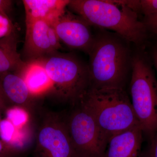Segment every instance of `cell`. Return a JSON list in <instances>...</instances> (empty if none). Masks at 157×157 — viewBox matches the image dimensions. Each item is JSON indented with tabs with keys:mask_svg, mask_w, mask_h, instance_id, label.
Wrapping results in <instances>:
<instances>
[{
	"mask_svg": "<svg viewBox=\"0 0 157 157\" xmlns=\"http://www.w3.org/2000/svg\"><path fill=\"white\" fill-rule=\"evenodd\" d=\"M88 55L90 87L125 90L132 71L133 55L126 40L100 29L94 35Z\"/></svg>",
	"mask_w": 157,
	"mask_h": 157,
	"instance_id": "cell-1",
	"label": "cell"
},
{
	"mask_svg": "<svg viewBox=\"0 0 157 157\" xmlns=\"http://www.w3.org/2000/svg\"><path fill=\"white\" fill-rule=\"evenodd\" d=\"M67 7L90 25L112 31L128 42L140 45L146 39V25L121 1L72 0Z\"/></svg>",
	"mask_w": 157,
	"mask_h": 157,
	"instance_id": "cell-2",
	"label": "cell"
},
{
	"mask_svg": "<svg viewBox=\"0 0 157 157\" xmlns=\"http://www.w3.org/2000/svg\"><path fill=\"white\" fill-rule=\"evenodd\" d=\"M78 102L91 113L109 140L114 135L140 127L125 90L90 87Z\"/></svg>",
	"mask_w": 157,
	"mask_h": 157,
	"instance_id": "cell-3",
	"label": "cell"
},
{
	"mask_svg": "<svg viewBox=\"0 0 157 157\" xmlns=\"http://www.w3.org/2000/svg\"><path fill=\"white\" fill-rule=\"evenodd\" d=\"M131 75L132 106L143 135L150 141L157 132V79L144 52L133 55Z\"/></svg>",
	"mask_w": 157,
	"mask_h": 157,
	"instance_id": "cell-4",
	"label": "cell"
},
{
	"mask_svg": "<svg viewBox=\"0 0 157 157\" xmlns=\"http://www.w3.org/2000/svg\"><path fill=\"white\" fill-rule=\"evenodd\" d=\"M45 69L51 88L74 105L90 87L87 65L71 54L57 52L37 59Z\"/></svg>",
	"mask_w": 157,
	"mask_h": 157,
	"instance_id": "cell-5",
	"label": "cell"
},
{
	"mask_svg": "<svg viewBox=\"0 0 157 157\" xmlns=\"http://www.w3.org/2000/svg\"><path fill=\"white\" fill-rule=\"evenodd\" d=\"M64 117L74 150L78 157H103L109 139L87 108L79 102Z\"/></svg>",
	"mask_w": 157,
	"mask_h": 157,
	"instance_id": "cell-6",
	"label": "cell"
},
{
	"mask_svg": "<svg viewBox=\"0 0 157 157\" xmlns=\"http://www.w3.org/2000/svg\"><path fill=\"white\" fill-rule=\"evenodd\" d=\"M41 114L36 131L35 157H78L64 118L51 112Z\"/></svg>",
	"mask_w": 157,
	"mask_h": 157,
	"instance_id": "cell-7",
	"label": "cell"
},
{
	"mask_svg": "<svg viewBox=\"0 0 157 157\" xmlns=\"http://www.w3.org/2000/svg\"><path fill=\"white\" fill-rule=\"evenodd\" d=\"M60 47L59 40L51 24L42 20L26 21L23 52L27 62L55 53Z\"/></svg>",
	"mask_w": 157,
	"mask_h": 157,
	"instance_id": "cell-8",
	"label": "cell"
},
{
	"mask_svg": "<svg viewBox=\"0 0 157 157\" xmlns=\"http://www.w3.org/2000/svg\"><path fill=\"white\" fill-rule=\"evenodd\" d=\"M52 26L60 42L69 48L82 51L88 54L94 36L90 25L84 20L67 10Z\"/></svg>",
	"mask_w": 157,
	"mask_h": 157,
	"instance_id": "cell-9",
	"label": "cell"
},
{
	"mask_svg": "<svg viewBox=\"0 0 157 157\" xmlns=\"http://www.w3.org/2000/svg\"><path fill=\"white\" fill-rule=\"evenodd\" d=\"M0 90L9 108L18 107L28 113L33 110V95L19 73L7 72L0 74Z\"/></svg>",
	"mask_w": 157,
	"mask_h": 157,
	"instance_id": "cell-10",
	"label": "cell"
},
{
	"mask_svg": "<svg viewBox=\"0 0 157 157\" xmlns=\"http://www.w3.org/2000/svg\"><path fill=\"white\" fill-rule=\"evenodd\" d=\"M143 135L138 126L113 136L103 157H142Z\"/></svg>",
	"mask_w": 157,
	"mask_h": 157,
	"instance_id": "cell-11",
	"label": "cell"
},
{
	"mask_svg": "<svg viewBox=\"0 0 157 157\" xmlns=\"http://www.w3.org/2000/svg\"><path fill=\"white\" fill-rule=\"evenodd\" d=\"M70 0H24L26 21L42 20L53 25L67 11Z\"/></svg>",
	"mask_w": 157,
	"mask_h": 157,
	"instance_id": "cell-12",
	"label": "cell"
},
{
	"mask_svg": "<svg viewBox=\"0 0 157 157\" xmlns=\"http://www.w3.org/2000/svg\"><path fill=\"white\" fill-rule=\"evenodd\" d=\"M17 41L14 35L9 34L0 40V74L20 72L27 64L17 50Z\"/></svg>",
	"mask_w": 157,
	"mask_h": 157,
	"instance_id": "cell-13",
	"label": "cell"
},
{
	"mask_svg": "<svg viewBox=\"0 0 157 157\" xmlns=\"http://www.w3.org/2000/svg\"><path fill=\"white\" fill-rule=\"evenodd\" d=\"M25 67L20 74L25 82L33 95L51 88V82L46 71L36 61L26 62Z\"/></svg>",
	"mask_w": 157,
	"mask_h": 157,
	"instance_id": "cell-14",
	"label": "cell"
},
{
	"mask_svg": "<svg viewBox=\"0 0 157 157\" xmlns=\"http://www.w3.org/2000/svg\"><path fill=\"white\" fill-rule=\"evenodd\" d=\"M7 119L15 128H19L28 120V113L20 107H12L8 108L6 113Z\"/></svg>",
	"mask_w": 157,
	"mask_h": 157,
	"instance_id": "cell-15",
	"label": "cell"
},
{
	"mask_svg": "<svg viewBox=\"0 0 157 157\" xmlns=\"http://www.w3.org/2000/svg\"><path fill=\"white\" fill-rule=\"evenodd\" d=\"M17 130V128L8 119L2 120L0 122V139L5 143L16 147L15 137Z\"/></svg>",
	"mask_w": 157,
	"mask_h": 157,
	"instance_id": "cell-16",
	"label": "cell"
},
{
	"mask_svg": "<svg viewBox=\"0 0 157 157\" xmlns=\"http://www.w3.org/2000/svg\"><path fill=\"white\" fill-rule=\"evenodd\" d=\"M25 153L0 139V157H25Z\"/></svg>",
	"mask_w": 157,
	"mask_h": 157,
	"instance_id": "cell-17",
	"label": "cell"
},
{
	"mask_svg": "<svg viewBox=\"0 0 157 157\" xmlns=\"http://www.w3.org/2000/svg\"><path fill=\"white\" fill-rule=\"evenodd\" d=\"M140 10L144 17L157 14V0H140Z\"/></svg>",
	"mask_w": 157,
	"mask_h": 157,
	"instance_id": "cell-18",
	"label": "cell"
},
{
	"mask_svg": "<svg viewBox=\"0 0 157 157\" xmlns=\"http://www.w3.org/2000/svg\"><path fill=\"white\" fill-rule=\"evenodd\" d=\"M149 141V145L142 154V157H157V132Z\"/></svg>",
	"mask_w": 157,
	"mask_h": 157,
	"instance_id": "cell-19",
	"label": "cell"
},
{
	"mask_svg": "<svg viewBox=\"0 0 157 157\" xmlns=\"http://www.w3.org/2000/svg\"><path fill=\"white\" fill-rule=\"evenodd\" d=\"M144 21L147 30L157 36V14L150 17H144Z\"/></svg>",
	"mask_w": 157,
	"mask_h": 157,
	"instance_id": "cell-20",
	"label": "cell"
},
{
	"mask_svg": "<svg viewBox=\"0 0 157 157\" xmlns=\"http://www.w3.org/2000/svg\"><path fill=\"white\" fill-rule=\"evenodd\" d=\"M9 18L4 17L0 14V36H8L9 33Z\"/></svg>",
	"mask_w": 157,
	"mask_h": 157,
	"instance_id": "cell-21",
	"label": "cell"
},
{
	"mask_svg": "<svg viewBox=\"0 0 157 157\" xmlns=\"http://www.w3.org/2000/svg\"><path fill=\"white\" fill-rule=\"evenodd\" d=\"M12 3V1L9 0H0V14L8 18V13L11 9Z\"/></svg>",
	"mask_w": 157,
	"mask_h": 157,
	"instance_id": "cell-22",
	"label": "cell"
},
{
	"mask_svg": "<svg viewBox=\"0 0 157 157\" xmlns=\"http://www.w3.org/2000/svg\"><path fill=\"white\" fill-rule=\"evenodd\" d=\"M9 105L6 102L3 97L2 94L0 90V113L1 114L5 113L7 109L9 108Z\"/></svg>",
	"mask_w": 157,
	"mask_h": 157,
	"instance_id": "cell-23",
	"label": "cell"
},
{
	"mask_svg": "<svg viewBox=\"0 0 157 157\" xmlns=\"http://www.w3.org/2000/svg\"><path fill=\"white\" fill-rule=\"evenodd\" d=\"M151 56L153 64L154 65L155 69L157 72V44L153 49Z\"/></svg>",
	"mask_w": 157,
	"mask_h": 157,
	"instance_id": "cell-24",
	"label": "cell"
},
{
	"mask_svg": "<svg viewBox=\"0 0 157 157\" xmlns=\"http://www.w3.org/2000/svg\"><path fill=\"white\" fill-rule=\"evenodd\" d=\"M1 113H0V122L2 120V117H1Z\"/></svg>",
	"mask_w": 157,
	"mask_h": 157,
	"instance_id": "cell-25",
	"label": "cell"
}]
</instances>
